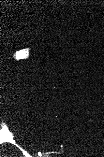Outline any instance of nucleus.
Returning <instances> with one entry per match:
<instances>
[{"label": "nucleus", "instance_id": "nucleus-1", "mask_svg": "<svg viewBox=\"0 0 104 157\" xmlns=\"http://www.w3.org/2000/svg\"><path fill=\"white\" fill-rule=\"evenodd\" d=\"M30 48H27L16 51L14 55L15 59L19 61L27 59L29 56Z\"/></svg>", "mask_w": 104, "mask_h": 157}]
</instances>
